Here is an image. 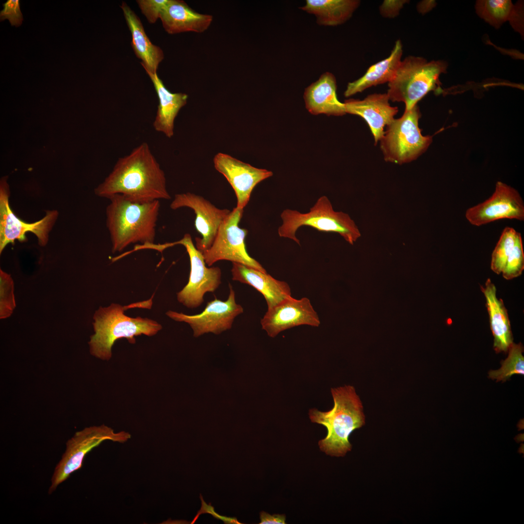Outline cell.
<instances>
[{
  "mask_svg": "<svg viewBox=\"0 0 524 524\" xmlns=\"http://www.w3.org/2000/svg\"><path fill=\"white\" fill-rule=\"evenodd\" d=\"M145 70L153 83L159 99L153 127L156 131L171 138L174 135L175 118L181 108L186 104L188 95L182 93L171 92L157 73Z\"/></svg>",
  "mask_w": 524,
  "mask_h": 524,
  "instance_id": "21",
  "label": "cell"
},
{
  "mask_svg": "<svg viewBox=\"0 0 524 524\" xmlns=\"http://www.w3.org/2000/svg\"><path fill=\"white\" fill-rule=\"evenodd\" d=\"M176 242L185 247L191 266L188 282L177 293V300L188 308H196L203 303L206 293H213L218 288L221 283V270L218 267H206L203 255L194 245L190 234H185Z\"/></svg>",
  "mask_w": 524,
  "mask_h": 524,
  "instance_id": "11",
  "label": "cell"
},
{
  "mask_svg": "<svg viewBox=\"0 0 524 524\" xmlns=\"http://www.w3.org/2000/svg\"><path fill=\"white\" fill-rule=\"evenodd\" d=\"M14 282L10 275L0 270V318L10 317L16 307Z\"/></svg>",
  "mask_w": 524,
  "mask_h": 524,
  "instance_id": "29",
  "label": "cell"
},
{
  "mask_svg": "<svg viewBox=\"0 0 524 524\" xmlns=\"http://www.w3.org/2000/svg\"><path fill=\"white\" fill-rule=\"evenodd\" d=\"M243 209L236 207L222 222L211 246L203 253L205 263L210 266L219 261L227 260L267 273L246 251L245 238L248 231L238 225Z\"/></svg>",
  "mask_w": 524,
  "mask_h": 524,
  "instance_id": "9",
  "label": "cell"
},
{
  "mask_svg": "<svg viewBox=\"0 0 524 524\" xmlns=\"http://www.w3.org/2000/svg\"><path fill=\"white\" fill-rule=\"evenodd\" d=\"M260 524H285L286 516L284 514H275L270 515L264 511L260 513Z\"/></svg>",
  "mask_w": 524,
  "mask_h": 524,
  "instance_id": "34",
  "label": "cell"
},
{
  "mask_svg": "<svg viewBox=\"0 0 524 524\" xmlns=\"http://www.w3.org/2000/svg\"><path fill=\"white\" fill-rule=\"evenodd\" d=\"M229 288V293L226 301L215 298L208 302L204 310L199 314L187 315L169 310L166 315L176 321L188 324L195 337L209 332L219 334L230 329L235 318L244 312L242 306L235 301V292L230 284Z\"/></svg>",
  "mask_w": 524,
  "mask_h": 524,
  "instance_id": "12",
  "label": "cell"
},
{
  "mask_svg": "<svg viewBox=\"0 0 524 524\" xmlns=\"http://www.w3.org/2000/svg\"><path fill=\"white\" fill-rule=\"evenodd\" d=\"M333 408L327 411L309 410L311 421L327 429L325 438L318 442L320 450L330 456L343 457L351 450L348 438L351 433L365 424L363 406L354 387L345 385L331 388Z\"/></svg>",
  "mask_w": 524,
  "mask_h": 524,
  "instance_id": "3",
  "label": "cell"
},
{
  "mask_svg": "<svg viewBox=\"0 0 524 524\" xmlns=\"http://www.w3.org/2000/svg\"><path fill=\"white\" fill-rule=\"evenodd\" d=\"M129 307L112 303L108 307H99L95 311L93 323L95 333L88 342L92 355L108 360L117 340L125 338L130 343L135 344V336H152L162 329V325L152 319L126 315L124 311Z\"/></svg>",
  "mask_w": 524,
  "mask_h": 524,
  "instance_id": "4",
  "label": "cell"
},
{
  "mask_svg": "<svg viewBox=\"0 0 524 524\" xmlns=\"http://www.w3.org/2000/svg\"><path fill=\"white\" fill-rule=\"evenodd\" d=\"M280 217L282 223L278 229V235L291 239L299 245L300 241L295 234L297 230L303 226L312 227L319 231L337 233L352 245L361 236L357 226L350 216L346 213L334 211L331 202L325 196L318 199L309 212L302 213L285 209Z\"/></svg>",
  "mask_w": 524,
  "mask_h": 524,
  "instance_id": "6",
  "label": "cell"
},
{
  "mask_svg": "<svg viewBox=\"0 0 524 524\" xmlns=\"http://www.w3.org/2000/svg\"><path fill=\"white\" fill-rule=\"evenodd\" d=\"M262 328L274 338L280 332L295 327H319V317L307 297L285 298L267 311L261 320Z\"/></svg>",
  "mask_w": 524,
  "mask_h": 524,
  "instance_id": "15",
  "label": "cell"
},
{
  "mask_svg": "<svg viewBox=\"0 0 524 524\" xmlns=\"http://www.w3.org/2000/svg\"><path fill=\"white\" fill-rule=\"evenodd\" d=\"M524 268V254L521 233L517 237L515 245L507 258L502 272L506 279H511L520 276Z\"/></svg>",
  "mask_w": 524,
  "mask_h": 524,
  "instance_id": "30",
  "label": "cell"
},
{
  "mask_svg": "<svg viewBox=\"0 0 524 524\" xmlns=\"http://www.w3.org/2000/svg\"><path fill=\"white\" fill-rule=\"evenodd\" d=\"M170 207H187L194 211L195 227L202 236L195 238L196 247L202 254L211 246L220 225L231 212L217 208L202 196L189 192L175 195Z\"/></svg>",
  "mask_w": 524,
  "mask_h": 524,
  "instance_id": "14",
  "label": "cell"
},
{
  "mask_svg": "<svg viewBox=\"0 0 524 524\" xmlns=\"http://www.w3.org/2000/svg\"><path fill=\"white\" fill-rule=\"evenodd\" d=\"M3 9L0 13V21L9 20L12 26H20L23 18L20 10L19 0H8L3 4Z\"/></svg>",
  "mask_w": 524,
  "mask_h": 524,
  "instance_id": "32",
  "label": "cell"
},
{
  "mask_svg": "<svg viewBox=\"0 0 524 524\" xmlns=\"http://www.w3.org/2000/svg\"><path fill=\"white\" fill-rule=\"evenodd\" d=\"M95 193L107 198L120 195L139 203L171 198L164 172L146 142L118 158L112 172L95 189Z\"/></svg>",
  "mask_w": 524,
  "mask_h": 524,
  "instance_id": "1",
  "label": "cell"
},
{
  "mask_svg": "<svg viewBox=\"0 0 524 524\" xmlns=\"http://www.w3.org/2000/svg\"><path fill=\"white\" fill-rule=\"evenodd\" d=\"M480 17L496 29L509 21L513 29L524 37V2L514 5L510 0H480L475 4Z\"/></svg>",
  "mask_w": 524,
  "mask_h": 524,
  "instance_id": "24",
  "label": "cell"
},
{
  "mask_svg": "<svg viewBox=\"0 0 524 524\" xmlns=\"http://www.w3.org/2000/svg\"><path fill=\"white\" fill-rule=\"evenodd\" d=\"M131 438L129 433H116L104 425L86 427L76 432L66 442L65 452L52 475L49 493H52L71 474L80 469L86 454L102 442L110 440L123 443Z\"/></svg>",
  "mask_w": 524,
  "mask_h": 524,
  "instance_id": "8",
  "label": "cell"
},
{
  "mask_svg": "<svg viewBox=\"0 0 524 524\" xmlns=\"http://www.w3.org/2000/svg\"><path fill=\"white\" fill-rule=\"evenodd\" d=\"M213 161L215 169L226 178L234 190L236 207L242 209L248 203L256 185L273 175L270 171L255 167L223 153L216 154Z\"/></svg>",
  "mask_w": 524,
  "mask_h": 524,
  "instance_id": "16",
  "label": "cell"
},
{
  "mask_svg": "<svg viewBox=\"0 0 524 524\" xmlns=\"http://www.w3.org/2000/svg\"><path fill=\"white\" fill-rule=\"evenodd\" d=\"M106 210V226L110 233L113 253L120 252L129 245L140 243L135 250L154 244L160 209L159 200L139 203L120 195L109 198Z\"/></svg>",
  "mask_w": 524,
  "mask_h": 524,
  "instance_id": "2",
  "label": "cell"
},
{
  "mask_svg": "<svg viewBox=\"0 0 524 524\" xmlns=\"http://www.w3.org/2000/svg\"><path fill=\"white\" fill-rule=\"evenodd\" d=\"M169 0H136L142 13L150 23L156 22Z\"/></svg>",
  "mask_w": 524,
  "mask_h": 524,
  "instance_id": "31",
  "label": "cell"
},
{
  "mask_svg": "<svg viewBox=\"0 0 524 524\" xmlns=\"http://www.w3.org/2000/svg\"><path fill=\"white\" fill-rule=\"evenodd\" d=\"M7 179V177H2L0 182V253L9 243L13 244L16 240L25 241L26 234L29 232L36 236L40 246H45L49 240V232L57 218V211H48L42 219L34 223H28L20 220L10 208Z\"/></svg>",
  "mask_w": 524,
  "mask_h": 524,
  "instance_id": "10",
  "label": "cell"
},
{
  "mask_svg": "<svg viewBox=\"0 0 524 524\" xmlns=\"http://www.w3.org/2000/svg\"><path fill=\"white\" fill-rule=\"evenodd\" d=\"M507 358L501 362V367L497 370H491L489 378L497 382L506 381L513 375H524V347L521 343H513L508 349Z\"/></svg>",
  "mask_w": 524,
  "mask_h": 524,
  "instance_id": "27",
  "label": "cell"
},
{
  "mask_svg": "<svg viewBox=\"0 0 524 524\" xmlns=\"http://www.w3.org/2000/svg\"><path fill=\"white\" fill-rule=\"evenodd\" d=\"M337 84L334 75L323 73L315 82L307 87L304 98L306 109L312 115L324 114L328 115L341 116L346 113L344 103L341 102L336 94Z\"/></svg>",
  "mask_w": 524,
  "mask_h": 524,
  "instance_id": "19",
  "label": "cell"
},
{
  "mask_svg": "<svg viewBox=\"0 0 524 524\" xmlns=\"http://www.w3.org/2000/svg\"><path fill=\"white\" fill-rule=\"evenodd\" d=\"M231 272L233 280L248 284L261 293L266 301L267 309L292 296L287 282L278 280L267 273L236 262H232Z\"/></svg>",
  "mask_w": 524,
  "mask_h": 524,
  "instance_id": "18",
  "label": "cell"
},
{
  "mask_svg": "<svg viewBox=\"0 0 524 524\" xmlns=\"http://www.w3.org/2000/svg\"><path fill=\"white\" fill-rule=\"evenodd\" d=\"M520 233L508 227L503 230L491 255V268L494 273L497 274L502 273Z\"/></svg>",
  "mask_w": 524,
  "mask_h": 524,
  "instance_id": "28",
  "label": "cell"
},
{
  "mask_svg": "<svg viewBox=\"0 0 524 524\" xmlns=\"http://www.w3.org/2000/svg\"><path fill=\"white\" fill-rule=\"evenodd\" d=\"M403 53L400 40H396L390 55L371 66L360 78L348 83L344 93L345 97L363 92L373 86L390 82L393 78L401 61Z\"/></svg>",
  "mask_w": 524,
  "mask_h": 524,
  "instance_id": "25",
  "label": "cell"
},
{
  "mask_svg": "<svg viewBox=\"0 0 524 524\" xmlns=\"http://www.w3.org/2000/svg\"><path fill=\"white\" fill-rule=\"evenodd\" d=\"M443 60L428 61L424 58L408 56L401 60L393 80L388 83L387 94L393 102H402L405 111L412 109L430 91H443L440 76L446 72Z\"/></svg>",
  "mask_w": 524,
  "mask_h": 524,
  "instance_id": "5",
  "label": "cell"
},
{
  "mask_svg": "<svg viewBox=\"0 0 524 524\" xmlns=\"http://www.w3.org/2000/svg\"><path fill=\"white\" fill-rule=\"evenodd\" d=\"M435 5V1L424 0L418 3L417 5V10L421 13H426L432 9Z\"/></svg>",
  "mask_w": 524,
  "mask_h": 524,
  "instance_id": "35",
  "label": "cell"
},
{
  "mask_svg": "<svg viewBox=\"0 0 524 524\" xmlns=\"http://www.w3.org/2000/svg\"><path fill=\"white\" fill-rule=\"evenodd\" d=\"M360 3L358 0H307L299 8L313 14L319 25L334 26L349 19Z\"/></svg>",
  "mask_w": 524,
  "mask_h": 524,
  "instance_id": "26",
  "label": "cell"
},
{
  "mask_svg": "<svg viewBox=\"0 0 524 524\" xmlns=\"http://www.w3.org/2000/svg\"><path fill=\"white\" fill-rule=\"evenodd\" d=\"M486 300L491 329L494 337L493 348L496 353L508 352L513 343L510 322L503 301L496 296V289L490 278L484 287H481Z\"/></svg>",
  "mask_w": 524,
  "mask_h": 524,
  "instance_id": "22",
  "label": "cell"
},
{
  "mask_svg": "<svg viewBox=\"0 0 524 524\" xmlns=\"http://www.w3.org/2000/svg\"><path fill=\"white\" fill-rule=\"evenodd\" d=\"M406 0H385L379 7L380 15L385 18L397 16L404 5L408 3Z\"/></svg>",
  "mask_w": 524,
  "mask_h": 524,
  "instance_id": "33",
  "label": "cell"
},
{
  "mask_svg": "<svg viewBox=\"0 0 524 524\" xmlns=\"http://www.w3.org/2000/svg\"><path fill=\"white\" fill-rule=\"evenodd\" d=\"M421 113L417 105L405 111L388 125L380 141L386 162L403 164L416 159L427 149L432 137L424 136L418 126Z\"/></svg>",
  "mask_w": 524,
  "mask_h": 524,
  "instance_id": "7",
  "label": "cell"
},
{
  "mask_svg": "<svg viewBox=\"0 0 524 524\" xmlns=\"http://www.w3.org/2000/svg\"><path fill=\"white\" fill-rule=\"evenodd\" d=\"M160 18L164 30L169 34L185 32L202 33L213 20L211 15L197 13L180 0H169Z\"/></svg>",
  "mask_w": 524,
  "mask_h": 524,
  "instance_id": "20",
  "label": "cell"
},
{
  "mask_svg": "<svg viewBox=\"0 0 524 524\" xmlns=\"http://www.w3.org/2000/svg\"><path fill=\"white\" fill-rule=\"evenodd\" d=\"M467 220L480 226L502 219L524 220V204L518 192L498 181L492 195L484 202L467 209Z\"/></svg>",
  "mask_w": 524,
  "mask_h": 524,
  "instance_id": "13",
  "label": "cell"
},
{
  "mask_svg": "<svg viewBox=\"0 0 524 524\" xmlns=\"http://www.w3.org/2000/svg\"><path fill=\"white\" fill-rule=\"evenodd\" d=\"M387 93L373 94L362 100L349 99L344 101L346 113L357 115L368 124L377 143L382 137L384 128L394 118L397 107L392 106Z\"/></svg>",
  "mask_w": 524,
  "mask_h": 524,
  "instance_id": "17",
  "label": "cell"
},
{
  "mask_svg": "<svg viewBox=\"0 0 524 524\" xmlns=\"http://www.w3.org/2000/svg\"><path fill=\"white\" fill-rule=\"evenodd\" d=\"M120 7L131 33V45L135 55L142 60L141 64L145 70L157 73L164 57L162 49L151 42L140 19L127 3L122 2Z\"/></svg>",
  "mask_w": 524,
  "mask_h": 524,
  "instance_id": "23",
  "label": "cell"
}]
</instances>
